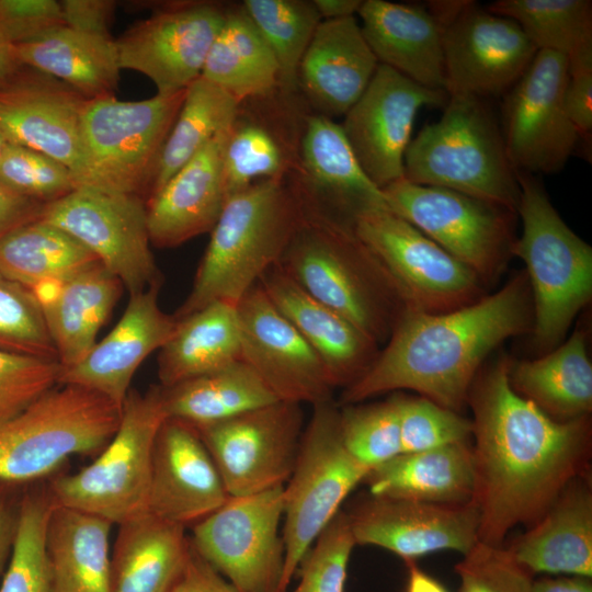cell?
<instances>
[{"label": "cell", "mask_w": 592, "mask_h": 592, "mask_svg": "<svg viewBox=\"0 0 592 592\" xmlns=\"http://www.w3.org/2000/svg\"><path fill=\"white\" fill-rule=\"evenodd\" d=\"M361 30L378 64L444 90L443 25L428 5L362 1Z\"/></svg>", "instance_id": "28"}, {"label": "cell", "mask_w": 592, "mask_h": 592, "mask_svg": "<svg viewBox=\"0 0 592 592\" xmlns=\"http://www.w3.org/2000/svg\"><path fill=\"white\" fill-rule=\"evenodd\" d=\"M62 24L70 29L112 37L110 24L116 8L112 0H64L60 1Z\"/></svg>", "instance_id": "55"}, {"label": "cell", "mask_w": 592, "mask_h": 592, "mask_svg": "<svg viewBox=\"0 0 592 592\" xmlns=\"http://www.w3.org/2000/svg\"><path fill=\"white\" fill-rule=\"evenodd\" d=\"M537 52L515 21L463 1L443 24L444 90L481 99L505 94Z\"/></svg>", "instance_id": "18"}, {"label": "cell", "mask_w": 592, "mask_h": 592, "mask_svg": "<svg viewBox=\"0 0 592 592\" xmlns=\"http://www.w3.org/2000/svg\"><path fill=\"white\" fill-rule=\"evenodd\" d=\"M241 361L237 306L215 301L178 319L174 333L160 349V386L171 387Z\"/></svg>", "instance_id": "36"}, {"label": "cell", "mask_w": 592, "mask_h": 592, "mask_svg": "<svg viewBox=\"0 0 592 592\" xmlns=\"http://www.w3.org/2000/svg\"><path fill=\"white\" fill-rule=\"evenodd\" d=\"M241 361L282 401H330L334 389L326 367L258 282L237 304Z\"/></svg>", "instance_id": "20"}, {"label": "cell", "mask_w": 592, "mask_h": 592, "mask_svg": "<svg viewBox=\"0 0 592 592\" xmlns=\"http://www.w3.org/2000/svg\"><path fill=\"white\" fill-rule=\"evenodd\" d=\"M87 99L65 82L21 66L0 82V130L9 144L45 153L81 174L80 124Z\"/></svg>", "instance_id": "21"}, {"label": "cell", "mask_w": 592, "mask_h": 592, "mask_svg": "<svg viewBox=\"0 0 592 592\" xmlns=\"http://www.w3.org/2000/svg\"><path fill=\"white\" fill-rule=\"evenodd\" d=\"M512 388L553 419L584 418L592 409V365L585 335L576 331L549 354L510 363Z\"/></svg>", "instance_id": "37"}, {"label": "cell", "mask_w": 592, "mask_h": 592, "mask_svg": "<svg viewBox=\"0 0 592 592\" xmlns=\"http://www.w3.org/2000/svg\"><path fill=\"white\" fill-rule=\"evenodd\" d=\"M0 350L58 361L41 300L1 273Z\"/></svg>", "instance_id": "47"}, {"label": "cell", "mask_w": 592, "mask_h": 592, "mask_svg": "<svg viewBox=\"0 0 592 592\" xmlns=\"http://www.w3.org/2000/svg\"><path fill=\"white\" fill-rule=\"evenodd\" d=\"M227 12L208 1L179 3L156 11L115 39L121 69L145 75L159 94L187 89L201 77Z\"/></svg>", "instance_id": "19"}, {"label": "cell", "mask_w": 592, "mask_h": 592, "mask_svg": "<svg viewBox=\"0 0 592 592\" xmlns=\"http://www.w3.org/2000/svg\"><path fill=\"white\" fill-rule=\"evenodd\" d=\"M0 184L43 204L77 189L75 178L65 164L39 151L12 144L0 159Z\"/></svg>", "instance_id": "48"}, {"label": "cell", "mask_w": 592, "mask_h": 592, "mask_svg": "<svg viewBox=\"0 0 592 592\" xmlns=\"http://www.w3.org/2000/svg\"><path fill=\"white\" fill-rule=\"evenodd\" d=\"M192 546V544H191ZM169 592H237L234 587L193 548L179 581Z\"/></svg>", "instance_id": "56"}, {"label": "cell", "mask_w": 592, "mask_h": 592, "mask_svg": "<svg viewBox=\"0 0 592 592\" xmlns=\"http://www.w3.org/2000/svg\"><path fill=\"white\" fill-rule=\"evenodd\" d=\"M346 514L356 544L382 547L406 562L441 550L466 555L479 542L473 501L448 505L371 496Z\"/></svg>", "instance_id": "22"}, {"label": "cell", "mask_w": 592, "mask_h": 592, "mask_svg": "<svg viewBox=\"0 0 592 592\" xmlns=\"http://www.w3.org/2000/svg\"><path fill=\"white\" fill-rule=\"evenodd\" d=\"M38 297L62 367L80 362L96 343V334L123 292L122 282L101 263L48 286Z\"/></svg>", "instance_id": "32"}, {"label": "cell", "mask_w": 592, "mask_h": 592, "mask_svg": "<svg viewBox=\"0 0 592 592\" xmlns=\"http://www.w3.org/2000/svg\"><path fill=\"white\" fill-rule=\"evenodd\" d=\"M38 219L88 248L129 295L162 286L150 250L146 201L140 196L79 186L45 204Z\"/></svg>", "instance_id": "14"}, {"label": "cell", "mask_w": 592, "mask_h": 592, "mask_svg": "<svg viewBox=\"0 0 592 592\" xmlns=\"http://www.w3.org/2000/svg\"><path fill=\"white\" fill-rule=\"evenodd\" d=\"M194 428L228 496L246 497L288 480L298 455L304 415L301 405L277 400Z\"/></svg>", "instance_id": "15"}, {"label": "cell", "mask_w": 592, "mask_h": 592, "mask_svg": "<svg viewBox=\"0 0 592 592\" xmlns=\"http://www.w3.org/2000/svg\"><path fill=\"white\" fill-rule=\"evenodd\" d=\"M377 67L355 15L322 20L301 58L298 84L317 114L344 116Z\"/></svg>", "instance_id": "27"}, {"label": "cell", "mask_w": 592, "mask_h": 592, "mask_svg": "<svg viewBox=\"0 0 592 592\" xmlns=\"http://www.w3.org/2000/svg\"><path fill=\"white\" fill-rule=\"evenodd\" d=\"M122 407L76 385H57L0 422V481L26 485L72 455L99 454L116 432Z\"/></svg>", "instance_id": "7"}, {"label": "cell", "mask_w": 592, "mask_h": 592, "mask_svg": "<svg viewBox=\"0 0 592 592\" xmlns=\"http://www.w3.org/2000/svg\"><path fill=\"white\" fill-rule=\"evenodd\" d=\"M44 205L0 184V238L12 229L37 219Z\"/></svg>", "instance_id": "58"}, {"label": "cell", "mask_w": 592, "mask_h": 592, "mask_svg": "<svg viewBox=\"0 0 592 592\" xmlns=\"http://www.w3.org/2000/svg\"><path fill=\"white\" fill-rule=\"evenodd\" d=\"M231 126L219 132L146 201L152 246L178 247L213 230L228 200L223 152Z\"/></svg>", "instance_id": "25"}, {"label": "cell", "mask_w": 592, "mask_h": 592, "mask_svg": "<svg viewBox=\"0 0 592 592\" xmlns=\"http://www.w3.org/2000/svg\"><path fill=\"white\" fill-rule=\"evenodd\" d=\"M352 226L396 285L405 308L449 311L479 299L481 278L388 207L355 213Z\"/></svg>", "instance_id": "11"}, {"label": "cell", "mask_w": 592, "mask_h": 592, "mask_svg": "<svg viewBox=\"0 0 592 592\" xmlns=\"http://www.w3.org/2000/svg\"><path fill=\"white\" fill-rule=\"evenodd\" d=\"M533 308L526 274L466 306L425 312L405 308L368 368L341 396L353 405L398 390L418 391L457 411L468 399L480 364L500 343L532 328Z\"/></svg>", "instance_id": "2"}, {"label": "cell", "mask_w": 592, "mask_h": 592, "mask_svg": "<svg viewBox=\"0 0 592 592\" xmlns=\"http://www.w3.org/2000/svg\"><path fill=\"white\" fill-rule=\"evenodd\" d=\"M591 578L563 576L533 580L531 592H592Z\"/></svg>", "instance_id": "59"}, {"label": "cell", "mask_w": 592, "mask_h": 592, "mask_svg": "<svg viewBox=\"0 0 592 592\" xmlns=\"http://www.w3.org/2000/svg\"><path fill=\"white\" fill-rule=\"evenodd\" d=\"M55 501L48 483L23 487L18 530L0 592H48L46 528Z\"/></svg>", "instance_id": "44"}, {"label": "cell", "mask_w": 592, "mask_h": 592, "mask_svg": "<svg viewBox=\"0 0 592 592\" xmlns=\"http://www.w3.org/2000/svg\"><path fill=\"white\" fill-rule=\"evenodd\" d=\"M402 217L480 278L502 267L515 240L512 217L500 205L444 187L400 179L383 189Z\"/></svg>", "instance_id": "13"}, {"label": "cell", "mask_w": 592, "mask_h": 592, "mask_svg": "<svg viewBox=\"0 0 592 592\" xmlns=\"http://www.w3.org/2000/svg\"><path fill=\"white\" fill-rule=\"evenodd\" d=\"M112 523L55 503L46 528L48 592H111Z\"/></svg>", "instance_id": "34"}, {"label": "cell", "mask_w": 592, "mask_h": 592, "mask_svg": "<svg viewBox=\"0 0 592 592\" xmlns=\"http://www.w3.org/2000/svg\"><path fill=\"white\" fill-rule=\"evenodd\" d=\"M509 549V548H508ZM531 573L592 577V498L570 483L509 549Z\"/></svg>", "instance_id": "31"}, {"label": "cell", "mask_w": 592, "mask_h": 592, "mask_svg": "<svg viewBox=\"0 0 592 592\" xmlns=\"http://www.w3.org/2000/svg\"><path fill=\"white\" fill-rule=\"evenodd\" d=\"M161 387L167 418L191 425L219 422L278 399L243 361Z\"/></svg>", "instance_id": "38"}, {"label": "cell", "mask_w": 592, "mask_h": 592, "mask_svg": "<svg viewBox=\"0 0 592 592\" xmlns=\"http://www.w3.org/2000/svg\"><path fill=\"white\" fill-rule=\"evenodd\" d=\"M402 453L422 452L466 442L473 422L424 397L396 395Z\"/></svg>", "instance_id": "50"}, {"label": "cell", "mask_w": 592, "mask_h": 592, "mask_svg": "<svg viewBox=\"0 0 592 592\" xmlns=\"http://www.w3.org/2000/svg\"><path fill=\"white\" fill-rule=\"evenodd\" d=\"M191 549L184 526L150 512L119 524L110 558L111 592H169Z\"/></svg>", "instance_id": "30"}, {"label": "cell", "mask_w": 592, "mask_h": 592, "mask_svg": "<svg viewBox=\"0 0 592 592\" xmlns=\"http://www.w3.org/2000/svg\"><path fill=\"white\" fill-rule=\"evenodd\" d=\"M459 592H531L532 573L509 549L478 542L455 567Z\"/></svg>", "instance_id": "52"}, {"label": "cell", "mask_w": 592, "mask_h": 592, "mask_svg": "<svg viewBox=\"0 0 592 592\" xmlns=\"http://www.w3.org/2000/svg\"><path fill=\"white\" fill-rule=\"evenodd\" d=\"M445 90L421 86L378 64L368 86L344 114V136L365 174L379 189L403 178V158L417 113L443 106Z\"/></svg>", "instance_id": "17"}, {"label": "cell", "mask_w": 592, "mask_h": 592, "mask_svg": "<svg viewBox=\"0 0 592 592\" xmlns=\"http://www.w3.org/2000/svg\"><path fill=\"white\" fill-rule=\"evenodd\" d=\"M522 234L511 254L526 265L533 339L544 352L565 337L592 296V248L562 220L535 174L516 171Z\"/></svg>", "instance_id": "6"}, {"label": "cell", "mask_w": 592, "mask_h": 592, "mask_svg": "<svg viewBox=\"0 0 592 592\" xmlns=\"http://www.w3.org/2000/svg\"><path fill=\"white\" fill-rule=\"evenodd\" d=\"M304 127L297 187L307 197L349 219L364 208L388 207L384 191L361 168L340 124L315 114Z\"/></svg>", "instance_id": "29"}, {"label": "cell", "mask_w": 592, "mask_h": 592, "mask_svg": "<svg viewBox=\"0 0 592 592\" xmlns=\"http://www.w3.org/2000/svg\"><path fill=\"white\" fill-rule=\"evenodd\" d=\"M228 498L195 428L167 418L153 444L148 511L185 527L212 514Z\"/></svg>", "instance_id": "23"}, {"label": "cell", "mask_w": 592, "mask_h": 592, "mask_svg": "<svg viewBox=\"0 0 592 592\" xmlns=\"http://www.w3.org/2000/svg\"><path fill=\"white\" fill-rule=\"evenodd\" d=\"M283 488L229 497L194 524L193 548L237 592H280L285 558L280 534Z\"/></svg>", "instance_id": "12"}, {"label": "cell", "mask_w": 592, "mask_h": 592, "mask_svg": "<svg viewBox=\"0 0 592 592\" xmlns=\"http://www.w3.org/2000/svg\"><path fill=\"white\" fill-rule=\"evenodd\" d=\"M568 80L565 56L538 50L517 82L504 94L502 135L515 171H560L579 143L563 105Z\"/></svg>", "instance_id": "16"}, {"label": "cell", "mask_w": 592, "mask_h": 592, "mask_svg": "<svg viewBox=\"0 0 592 592\" xmlns=\"http://www.w3.org/2000/svg\"><path fill=\"white\" fill-rule=\"evenodd\" d=\"M98 263L77 239L38 218L0 238V273L32 291Z\"/></svg>", "instance_id": "39"}, {"label": "cell", "mask_w": 592, "mask_h": 592, "mask_svg": "<svg viewBox=\"0 0 592 592\" xmlns=\"http://www.w3.org/2000/svg\"><path fill=\"white\" fill-rule=\"evenodd\" d=\"M64 25L55 0H0V32L13 45L32 41Z\"/></svg>", "instance_id": "53"}, {"label": "cell", "mask_w": 592, "mask_h": 592, "mask_svg": "<svg viewBox=\"0 0 592 592\" xmlns=\"http://www.w3.org/2000/svg\"><path fill=\"white\" fill-rule=\"evenodd\" d=\"M321 20H338L354 16L362 0H312Z\"/></svg>", "instance_id": "60"}, {"label": "cell", "mask_w": 592, "mask_h": 592, "mask_svg": "<svg viewBox=\"0 0 592 592\" xmlns=\"http://www.w3.org/2000/svg\"><path fill=\"white\" fill-rule=\"evenodd\" d=\"M499 360L473 389V448L479 542L501 546L515 525L536 522L579 473L588 419H553L519 395Z\"/></svg>", "instance_id": "1"}, {"label": "cell", "mask_w": 592, "mask_h": 592, "mask_svg": "<svg viewBox=\"0 0 592 592\" xmlns=\"http://www.w3.org/2000/svg\"><path fill=\"white\" fill-rule=\"evenodd\" d=\"M405 180L457 191L516 213L520 186L486 99L448 95L440 119L407 147Z\"/></svg>", "instance_id": "5"}, {"label": "cell", "mask_w": 592, "mask_h": 592, "mask_svg": "<svg viewBox=\"0 0 592 592\" xmlns=\"http://www.w3.org/2000/svg\"><path fill=\"white\" fill-rule=\"evenodd\" d=\"M339 430L345 449L369 469L402 453L396 395L378 403L339 408Z\"/></svg>", "instance_id": "46"}, {"label": "cell", "mask_w": 592, "mask_h": 592, "mask_svg": "<svg viewBox=\"0 0 592 592\" xmlns=\"http://www.w3.org/2000/svg\"><path fill=\"white\" fill-rule=\"evenodd\" d=\"M238 106L234 98L203 77L187 87L161 150L149 197L219 132L234 124L238 117Z\"/></svg>", "instance_id": "42"}, {"label": "cell", "mask_w": 592, "mask_h": 592, "mask_svg": "<svg viewBox=\"0 0 592 592\" xmlns=\"http://www.w3.org/2000/svg\"><path fill=\"white\" fill-rule=\"evenodd\" d=\"M312 408L294 469L283 488L285 558L280 592L287 591L304 555L371 470L345 449L339 408L332 400Z\"/></svg>", "instance_id": "10"}, {"label": "cell", "mask_w": 592, "mask_h": 592, "mask_svg": "<svg viewBox=\"0 0 592 592\" xmlns=\"http://www.w3.org/2000/svg\"><path fill=\"white\" fill-rule=\"evenodd\" d=\"M186 89L141 101L88 100L81 116L79 186L150 195L153 173Z\"/></svg>", "instance_id": "8"}, {"label": "cell", "mask_w": 592, "mask_h": 592, "mask_svg": "<svg viewBox=\"0 0 592 592\" xmlns=\"http://www.w3.org/2000/svg\"><path fill=\"white\" fill-rule=\"evenodd\" d=\"M166 419L160 385L129 390L118 428L95 459L48 481L55 503L117 525L149 512L153 444Z\"/></svg>", "instance_id": "9"}, {"label": "cell", "mask_w": 592, "mask_h": 592, "mask_svg": "<svg viewBox=\"0 0 592 592\" xmlns=\"http://www.w3.org/2000/svg\"><path fill=\"white\" fill-rule=\"evenodd\" d=\"M60 372L57 360L0 350V422L59 385Z\"/></svg>", "instance_id": "51"}, {"label": "cell", "mask_w": 592, "mask_h": 592, "mask_svg": "<svg viewBox=\"0 0 592 592\" xmlns=\"http://www.w3.org/2000/svg\"><path fill=\"white\" fill-rule=\"evenodd\" d=\"M371 496L459 505L473 501L475 464L466 442L401 453L369 470Z\"/></svg>", "instance_id": "33"}, {"label": "cell", "mask_w": 592, "mask_h": 592, "mask_svg": "<svg viewBox=\"0 0 592 592\" xmlns=\"http://www.w3.org/2000/svg\"><path fill=\"white\" fill-rule=\"evenodd\" d=\"M201 77L219 87L239 104L278 87L275 57L241 7L227 12Z\"/></svg>", "instance_id": "40"}, {"label": "cell", "mask_w": 592, "mask_h": 592, "mask_svg": "<svg viewBox=\"0 0 592 592\" xmlns=\"http://www.w3.org/2000/svg\"><path fill=\"white\" fill-rule=\"evenodd\" d=\"M286 157L276 137L264 126L236 118L223 152V174L227 196L252 184L283 179Z\"/></svg>", "instance_id": "45"}, {"label": "cell", "mask_w": 592, "mask_h": 592, "mask_svg": "<svg viewBox=\"0 0 592 592\" xmlns=\"http://www.w3.org/2000/svg\"><path fill=\"white\" fill-rule=\"evenodd\" d=\"M22 66L47 73L87 100L114 95L121 66L115 39L65 25L14 45Z\"/></svg>", "instance_id": "35"}, {"label": "cell", "mask_w": 592, "mask_h": 592, "mask_svg": "<svg viewBox=\"0 0 592 592\" xmlns=\"http://www.w3.org/2000/svg\"><path fill=\"white\" fill-rule=\"evenodd\" d=\"M21 66L15 56L14 45L0 32V82L13 75Z\"/></svg>", "instance_id": "62"}, {"label": "cell", "mask_w": 592, "mask_h": 592, "mask_svg": "<svg viewBox=\"0 0 592 592\" xmlns=\"http://www.w3.org/2000/svg\"><path fill=\"white\" fill-rule=\"evenodd\" d=\"M299 193L303 216L278 265L377 345L388 340L405 309L392 280L356 236L351 219Z\"/></svg>", "instance_id": "3"}, {"label": "cell", "mask_w": 592, "mask_h": 592, "mask_svg": "<svg viewBox=\"0 0 592 592\" xmlns=\"http://www.w3.org/2000/svg\"><path fill=\"white\" fill-rule=\"evenodd\" d=\"M563 105L579 137L587 140L592 130V67L568 70Z\"/></svg>", "instance_id": "54"}, {"label": "cell", "mask_w": 592, "mask_h": 592, "mask_svg": "<svg viewBox=\"0 0 592 592\" xmlns=\"http://www.w3.org/2000/svg\"><path fill=\"white\" fill-rule=\"evenodd\" d=\"M259 283L319 356L334 388H345L372 364L378 353L377 344L345 317L308 294L278 263Z\"/></svg>", "instance_id": "26"}, {"label": "cell", "mask_w": 592, "mask_h": 592, "mask_svg": "<svg viewBox=\"0 0 592 592\" xmlns=\"http://www.w3.org/2000/svg\"><path fill=\"white\" fill-rule=\"evenodd\" d=\"M486 9L515 21L537 50L565 56L568 70L592 67L590 0H497Z\"/></svg>", "instance_id": "41"}, {"label": "cell", "mask_w": 592, "mask_h": 592, "mask_svg": "<svg viewBox=\"0 0 592 592\" xmlns=\"http://www.w3.org/2000/svg\"><path fill=\"white\" fill-rule=\"evenodd\" d=\"M356 545L348 514L340 511L301 558L293 592H344L348 565Z\"/></svg>", "instance_id": "49"}, {"label": "cell", "mask_w": 592, "mask_h": 592, "mask_svg": "<svg viewBox=\"0 0 592 592\" xmlns=\"http://www.w3.org/2000/svg\"><path fill=\"white\" fill-rule=\"evenodd\" d=\"M303 210L297 186L283 179L259 181L229 196L210 231L192 289L173 316L183 318L215 301L237 306L280 262Z\"/></svg>", "instance_id": "4"}, {"label": "cell", "mask_w": 592, "mask_h": 592, "mask_svg": "<svg viewBox=\"0 0 592 592\" xmlns=\"http://www.w3.org/2000/svg\"><path fill=\"white\" fill-rule=\"evenodd\" d=\"M161 286L129 295L122 318L77 364L62 367L60 385L95 391L122 407L139 365L174 333L178 319L159 306Z\"/></svg>", "instance_id": "24"}, {"label": "cell", "mask_w": 592, "mask_h": 592, "mask_svg": "<svg viewBox=\"0 0 592 592\" xmlns=\"http://www.w3.org/2000/svg\"><path fill=\"white\" fill-rule=\"evenodd\" d=\"M241 8L275 57L278 86L295 90L301 58L322 21L314 1L244 0Z\"/></svg>", "instance_id": "43"}, {"label": "cell", "mask_w": 592, "mask_h": 592, "mask_svg": "<svg viewBox=\"0 0 592 592\" xmlns=\"http://www.w3.org/2000/svg\"><path fill=\"white\" fill-rule=\"evenodd\" d=\"M23 486L0 481V578L5 571L12 553Z\"/></svg>", "instance_id": "57"}, {"label": "cell", "mask_w": 592, "mask_h": 592, "mask_svg": "<svg viewBox=\"0 0 592 592\" xmlns=\"http://www.w3.org/2000/svg\"><path fill=\"white\" fill-rule=\"evenodd\" d=\"M408 581L406 592H448L435 578L420 569L414 561H407Z\"/></svg>", "instance_id": "61"}, {"label": "cell", "mask_w": 592, "mask_h": 592, "mask_svg": "<svg viewBox=\"0 0 592 592\" xmlns=\"http://www.w3.org/2000/svg\"><path fill=\"white\" fill-rule=\"evenodd\" d=\"M8 145H9L8 140L5 139V137L3 136V134L0 130V159H1L4 150L7 149Z\"/></svg>", "instance_id": "63"}]
</instances>
